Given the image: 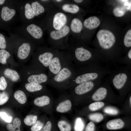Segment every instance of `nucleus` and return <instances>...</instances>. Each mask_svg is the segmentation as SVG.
Wrapping results in <instances>:
<instances>
[{"mask_svg": "<svg viewBox=\"0 0 131 131\" xmlns=\"http://www.w3.org/2000/svg\"><path fill=\"white\" fill-rule=\"evenodd\" d=\"M76 71V68L73 63L68 65L50 78V82L56 86H64L70 84Z\"/></svg>", "mask_w": 131, "mask_h": 131, "instance_id": "obj_7", "label": "nucleus"}, {"mask_svg": "<svg viewBox=\"0 0 131 131\" xmlns=\"http://www.w3.org/2000/svg\"><path fill=\"white\" fill-rule=\"evenodd\" d=\"M64 50L69 55L76 68L89 65H100L104 62L101 58L94 57L91 52L82 46L68 42Z\"/></svg>", "mask_w": 131, "mask_h": 131, "instance_id": "obj_1", "label": "nucleus"}, {"mask_svg": "<svg viewBox=\"0 0 131 131\" xmlns=\"http://www.w3.org/2000/svg\"><path fill=\"white\" fill-rule=\"evenodd\" d=\"M9 97L7 93L5 92H2L0 95V105L6 103L8 100Z\"/></svg>", "mask_w": 131, "mask_h": 131, "instance_id": "obj_37", "label": "nucleus"}, {"mask_svg": "<svg viewBox=\"0 0 131 131\" xmlns=\"http://www.w3.org/2000/svg\"><path fill=\"white\" fill-rule=\"evenodd\" d=\"M124 125L123 122L120 119H116L109 121L106 123L107 128L110 130L120 129L123 127Z\"/></svg>", "mask_w": 131, "mask_h": 131, "instance_id": "obj_20", "label": "nucleus"}, {"mask_svg": "<svg viewBox=\"0 0 131 131\" xmlns=\"http://www.w3.org/2000/svg\"><path fill=\"white\" fill-rule=\"evenodd\" d=\"M73 63L68 54L58 50L49 66L48 76L50 78L65 66Z\"/></svg>", "mask_w": 131, "mask_h": 131, "instance_id": "obj_8", "label": "nucleus"}, {"mask_svg": "<svg viewBox=\"0 0 131 131\" xmlns=\"http://www.w3.org/2000/svg\"><path fill=\"white\" fill-rule=\"evenodd\" d=\"M113 12L115 16L117 17H121L124 15L125 11L123 8L118 7L115 8Z\"/></svg>", "mask_w": 131, "mask_h": 131, "instance_id": "obj_34", "label": "nucleus"}, {"mask_svg": "<svg viewBox=\"0 0 131 131\" xmlns=\"http://www.w3.org/2000/svg\"><path fill=\"white\" fill-rule=\"evenodd\" d=\"M14 97L15 98L20 104H24L27 101V98L25 94L21 90L16 91L14 93Z\"/></svg>", "mask_w": 131, "mask_h": 131, "instance_id": "obj_25", "label": "nucleus"}, {"mask_svg": "<svg viewBox=\"0 0 131 131\" xmlns=\"http://www.w3.org/2000/svg\"><path fill=\"white\" fill-rule=\"evenodd\" d=\"M10 53L4 49L0 50V63L3 64L7 63L6 59L11 56Z\"/></svg>", "mask_w": 131, "mask_h": 131, "instance_id": "obj_29", "label": "nucleus"}, {"mask_svg": "<svg viewBox=\"0 0 131 131\" xmlns=\"http://www.w3.org/2000/svg\"><path fill=\"white\" fill-rule=\"evenodd\" d=\"M7 86V82L5 78L1 76L0 78V90H5Z\"/></svg>", "mask_w": 131, "mask_h": 131, "instance_id": "obj_40", "label": "nucleus"}, {"mask_svg": "<svg viewBox=\"0 0 131 131\" xmlns=\"http://www.w3.org/2000/svg\"><path fill=\"white\" fill-rule=\"evenodd\" d=\"M31 1H16L17 11L24 24H28L33 21L35 16L31 3Z\"/></svg>", "mask_w": 131, "mask_h": 131, "instance_id": "obj_9", "label": "nucleus"}, {"mask_svg": "<svg viewBox=\"0 0 131 131\" xmlns=\"http://www.w3.org/2000/svg\"><path fill=\"white\" fill-rule=\"evenodd\" d=\"M84 127V123L82 119L80 117L76 118L74 123L75 131H83Z\"/></svg>", "mask_w": 131, "mask_h": 131, "instance_id": "obj_28", "label": "nucleus"}, {"mask_svg": "<svg viewBox=\"0 0 131 131\" xmlns=\"http://www.w3.org/2000/svg\"><path fill=\"white\" fill-rule=\"evenodd\" d=\"M14 34L19 44L17 49V56L20 59H25L35 49L36 45L31 42Z\"/></svg>", "mask_w": 131, "mask_h": 131, "instance_id": "obj_11", "label": "nucleus"}, {"mask_svg": "<svg viewBox=\"0 0 131 131\" xmlns=\"http://www.w3.org/2000/svg\"><path fill=\"white\" fill-rule=\"evenodd\" d=\"M46 29L42 21H33L23 24L15 29L14 34L33 43L35 45L43 42Z\"/></svg>", "mask_w": 131, "mask_h": 131, "instance_id": "obj_3", "label": "nucleus"}, {"mask_svg": "<svg viewBox=\"0 0 131 131\" xmlns=\"http://www.w3.org/2000/svg\"><path fill=\"white\" fill-rule=\"evenodd\" d=\"M52 124L50 121H48L46 123L42 129L40 131H51Z\"/></svg>", "mask_w": 131, "mask_h": 131, "instance_id": "obj_42", "label": "nucleus"}, {"mask_svg": "<svg viewBox=\"0 0 131 131\" xmlns=\"http://www.w3.org/2000/svg\"><path fill=\"white\" fill-rule=\"evenodd\" d=\"M43 123L39 120H37L33 124L30 129L31 131H40L42 128Z\"/></svg>", "mask_w": 131, "mask_h": 131, "instance_id": "obj_35", "label": "nucleus"}, {"mask_svg": "<svg viewBox=\"0 0 131 131\" xmlns=\"http://www.w3.org/2000/svg\"><path fill=\"white\" fill-rule=\"evenodd\" d=\"M5 1V0H0V5H2L4 4Z\"/></svg>", "mask_w": 131, "mask_h": 131, "instance_id": "obj_43", "label": "nucleus"}, {"mask_svg": "<svg viewBox=\"0 0 131 131\" xmlns=\"http://www.w3.org/2000/svg\"><path fill=\"white\" fill-rule=\"evenodd\" d=\"M123 43L124 46L129 48L131 46V30H129L126 33L124 39Z\"/></svg>", "mask_w": 131, "mask_h": 131, "instance_id": "obj_31", "label": "nucleus"}, {"mask_svg": "<svg viewBox=\"0 0 131 131\" xmlns=\"http://www.w3.org/2000/svg\"><path fill=\"white\" fill-rule=\"evenodd\" d=\"M104 102H96L93 103L89 106V108L92 111L97 110L102 107L104 105Z\"/></svg>", "mask_w": 131, "mask_h": 131, "instance_id": "obj_32", "label": "nucleus"}, {"mask_svg": "<svg viewBox=\"0 0 131 131\" xmlns=\"http://www.w3.org/2000/svg\"><path fill=\"white\" fill-rule=\"evenodd\" d=\"M67 0L55 7L63 12L71 15L77 13L79 11V7L77 4L70 1Z\"/></svg>", "mask_w": 131, "mask_h": 131, "instance_id": "obj_14", "label": "nucleus"}, {"mask_svg": "<svg viewBox=\"0 0 131 131\" xmlns=\"http://www.w3.org/2000/svg\"><path fill=\"white\" fill-rule=\"evenodd\" d=\"M69 25V23L59 30L48 31V40L51 47L59 50L65 49L70 35Z\"/></svg>", "mask_w": 131, "mask_h": 131, "instance_id": "obj_5", "label": "nucleus"}, {"mask_svg": "<svg viewBox=\"0 0 131 131\" xmlns=\"http://www.w3.org/2000/svg\"><path fill=\"white\" fill-rule=\"evenodd\" d=\"M37 119V116L36 115H29L26 116L24 119V122L27 125L32 126L36 122Z\"/></svg>", "mask_w": 131, "mask_h": 131, "instance_id": "obj_27", "label": "nucleus"}, {"mask_svg": "<svg viewBox=\"0 0 131 131\" xmlns=\"http://www.w3.org/2000/svg\"><path fill=\"white\" fill-rule=\"evenodd\" d=\"M96 81L85 82L76 85L74 89V93L78 95H82L89 92L94 88V82Z\"/></svg>", "mask_w": 131, "mask_h": 131, "instance_id": "obj_15", "label": "nucleus"}, {"mask_svg": "<svg viewBox=\"0 0 131 131\" xmlns=\"http://www.w3.org/2000/svg\"><path fill=\"white\" fill-rule=\"evenodd\" d=\"M70 35L74 36L75 34L80 33L81 32L83 27V24L79 18L73 17L69 23Z\"/></svg>", "mask_w": 131, "mask_h": 131, "instance_id": "obj_16", "label": "nucleus"}, {"mask_svg": "<svg viewBox=\"0 0 131 131\" xmlns=\"http://www.w3.org/2000/svg\"><path fill=\"white\" fill-rule=\"evenodd\" d=\"M0 116L6 122L10 123L12 121V117L11 116H9L4 112H0Z\"/></svg>", "mask_w": 131, "mask_h": 131, "instance_id": "obj_39", "label": "nucleus"}, {"mask_svg": "<svg viewBox=\"0 0 131 131\" xmlns=\"http://www.w3.org/2000/svg\"><path fill=\"white\" fill-rule=\"evenodd\" d=\"M72 107V103L69 100H66L60 103L57 106L56 110L58 112L64 113L70 110Z\"/></svg>", "mask_w": 131, "mask_h": 131, "instance_id": "obj_21", "label": "nucleus"}, {"mask_svg": "<svg viewBox=\"0 0 131 131\" xmlns=\"http://www.w3.org/2000/svg\"><path fill=\"white\" fill-rule=\"evenodd\" d=\"M58 126L61 131H70L71 130L70 125L65 121H59L58 123Z\"/></svg>", "mask_w": 131, "mask_h": 131, "instance_id": "obj_30", "label": "nucleus"}, {"mask_svg": "<svg viewBox=\"0 0 131 131\" xmlns=\"http://www.w3.org/2000/svg\"><path fill=\"white\" fill-rule=\"evenodd\" d=\"M58 50L52 47L37 48L34 54L36 69L42 71L48 69Z\"/></svg>", "mask_w": 131, "mask_h": 131, "instance_id": "obj_6", "label": "nucleus"}, {"mask_svg": "<svg viewBox=\"0 0 131 131\" xmlns=\"http://www.w3.org/2000/svg\"><path fill=\"white\" fill-rule=\"evenodd\" d=\"M42 21L46 30H58L69 24L73 15L66 13L54 6L47 8Z\"/></svg>", "mask_w": 131, "mask_h": 131, "instance_id": "obj_4", "label": "nucleus"}, {"mask_svg": "<svg viewBox=\"0 0 131 131\" xmlns=\"http://www.w3.org/2000/svg\"><path fill=\"white\" fill-rule=\"evenodd\" d=\"M21 125L20 120L19 118L16 117L13 121V124H8L6 126V128L9 131H21Z\"/></svg>", "mask_w": 131, "mask_h": 131, "instance_id": "obj_24", "label": "nucleus"}, {"mask_svg": "<svg viewBox=\"0 0 131 131\" xmlns=\"http://www.w3.org/2000/svg\"><path fill=\"white\" fill-rule=\"evenodd\" d=\"M100 24L99 19L96 16L89 17L84 20L83 23V26L90 30L98 27Z\"/></svg>", "mask_w": 131, "mask_h": 131, "instance_id": "obj_17", "label": "nucleus"}, {"mask_svg": "<svg viewBox=\"0 0 131 131\" xmlns=\"http://www.w3.org/2000/svg\"><path fill=\"white\" fill-rule=\"evenodd\" d=\"M95 125L91 122H89L87 124L85 128V131H94Z\"/></svg>", "mask_w": 131, "mask_h": 131, "instance_id": "obj_41", "label": "nucleus"}, {"mask_svg": "<svg viewBox=\"0 0 131 131\" xmlns=\"http://www.w3.org/2000/svg\"><path fill=\"white\" fill-rule=\"evenodd\" d=\"M7 47L6 41L5 37L0 33V49H5Z\"/></svg>", "mask_w": 131, "mask_h": 131, "instance_id": "obj_38", "label": "nucleus"}, {"mask_svg": "<svg viewBox=\"0 0 131 131\" xmlns=\"http://www.w3.org/2000/svg\"><path fill=\"white\" fill-rule=\"evenodd\" d=\"M50 101V98L48 96L43 95L35 99L34 101V103L37 106L42 107L49 104Z\"/></svg>", "mask_w": 131, "mask_h": 131, "instance_id": "obj_23", "label": "nucleus"}, {"mask_svg": "<svg viewBox=\"0 0 131 131\" xmlns=\"http://www.w3.org/2000/svg\"><path fill=\"white\" fill-rule=\"evenodd\" d=\"M25 87L27 91L31 92L39 91L41 90L43 88L41 84L30 83L25 84Z\"/></svg>", "mask_w": 131, "mask_h": 131, "instance_id": "obj_26", "label": "nucleus"}, {"mask_svg": "<svg viewBox=\"0 0 131 131\" xmlns=\"http://www.w3.org/2000/svg\"><path fill=\"white\" fill-rule=\"evenodd\" d=\"M131 96L130 98V104L131 106Z\"/></svg>", "mask_w": 131, "mask_h": 131, "instance_id": "obj_44", "label": "nucleus"}, {"mask_svg": "<svg viewBox=\"0 0 131 131\" xmlns=\"http://www.w3.org/2000/svg\"><path fill=\"white\" fill-rule=\"evenodd\" d=\"M107 89L104 87H101L98 89L92 95L93 100L99 101L104 99L107 94Z\"/></svg>", "mask_w": 131, "mask_h": 131, "instance_id": "obj_19", "label": "nucleus"}, {"mask_svg": "<svg viewBox=\"0 0 131 131\" xmlns=\"http://www.w3.org/2000/svg\"><path fill=\"white\" fill-rule=\"evenodd\" d=\"M76 74L70 83L71 85L103 79L111 70L101 65H89L76 68Z\"/></svg>", "mask_w": 131, "mask_h": 131, "instance_id": "obj_2", "label": "nucleus"}, {"mask_svg": "<svg viewBox=\"0 0 131 131\" xmlns=\"http://www.w3.org/2000/svg\"><path fill=\"white\" fill-rule=\"evenodd\" d=\"M89 118L92 121L98 122L103 119V116L100 113H96L90 114L89 116Z\"/></svg>", "mask_w": 131, "mask_h": 131, "instance_id": "obj_33", "label": "nucleus"}, {"mask_svg": "<svg viewBox=\"0 0 131 131\" xmlns=\"http://www.w3.org/2000/svg\"><path fill=\"white\" fill-rule=\"evenodd\" d=\"M31 3L35 17L39 16L46 13L47 8L39 0L31 1Z\"/></svg>", "mask_w": 131, "mask_h": 131, "instance_id": "obj_18", "label": "nucleus"}, {"mask_svg": "<svg viewBox=\"0 0 131 131\" xmlns=\"http://www.w3.org/2000/svg\"><path fill=\"white\" fill-rule=\"evenodd\" d=\"M16 1H12L10 6L3 7L2 8L1 16L3 20L10 22L14 19L17 14Z\"/></svg>", "mask_w": 131, "mask_h": 131, "instance_id": "obj_12", "label": "nucleus"}, {"mask_svg": "<svg viewBox=\"0 0 131 131\" xmlns=\"http://www.w3.org/2000/svg\"></svg>", "mask_w": 131, "mask_h": 131, "instance_id": "obj_45", "label": "nucleus"}, {"mask_svg": "<svg viewBox=\"0 0 131 131\" xmlns=\"http://www.w3.org/2000/svg\"><path fill=\"white\" fill-rule=\"evenodd\" d=\"M97 37L99 46L105 50L111 49L115 42V38L114 34L107 30H99L97 33Z\"/></svg>", "mask_w": 131, "mask_h": 131, "instance_id": "obj_10", "label": "nucleus"}, {"mask_svg": "<svg viewBox=\"0 0 131 131\" xmlns=\"http://www.w3.org/2000/svg\"><path fill=\"white\" fill-rule=\"evenodd\" d=\"M4 76L13 82H15L20 78V76L17 71L9 68L6 69L4 72Z\"/></svg>", "mask_w": 131, "mask_h": 131, "instance_id": "obj_22", "label": "nucleus"}, {"mask_svg": "<svg viewBox=\"0 0 131 131\" xmlns=\"http://www.w3.org/2000/svg\"><path fill=\"white\" fill-rule=\"evenodd\" d=\"M104 112L110 115H115L119 113L118 110L116 108L111 106H107L104 109Z\"/></svg>", "mask_w": 131, "mask_h": 131, "instance_id": "obj_36", "label": "nucleus"}, {"mask_svg": "<svg viewBox=\"0 0 131 131\" xmlns=\"http://www.w3.org/2000/svg\"><path fill=\"white\" fill-rule=\"evenodd\" d=\"M50 78L42 71L37 70L36 74L30 76L27 80L30 83L37 84L49 82Z\"/></svg>", "mask_w": 131, "mask_h": 131, "instance_id": "obj_13", "label": "nucleus"}]
</instances>
